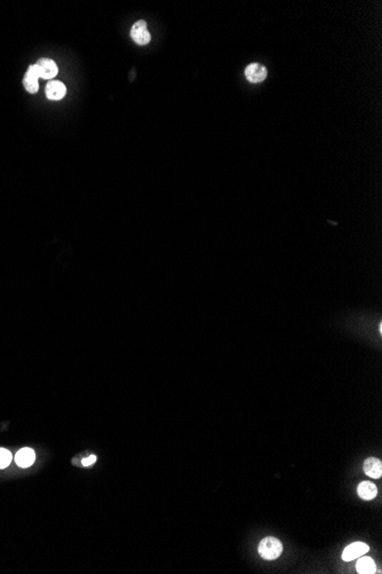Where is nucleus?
<instances>
[{"mask_svg": "<svg viewBox=\"0 0 382 574\" xmlns=\"http://www.w3.org/2000/svg\"><path fill=\"white\" fill-rule=\"evenodd\" d=\"M370 547L364 542H354L347 546L342 552V560L345 562H351L368 553Z\"/></svg>", "mask_w": 382, "mask_h": 574, "instance_id": "obj_4", "label": "nucleus"}, {"mask_svg": "<svg viewBox=\"0 0 382 574\" xmlns=\"http://www.w3.org/2000/svg\"><path fill=\"white\" fill-rule=\"evenodd\" d=\"M364 472L371 478L378 479L382 476V463L379 458L370 457L364 462Z\"/></svg>", "mask_w": 382, "mask_h": 574, "instance_id": "obj_8", "label": "nucleus"}, {"mask_svg": "<svg viewBox=\"0 0 382 574\" xmlns=\"http://www.w3.org/2000/svg\"><path fill=\"white\" fill-rule=\"evenodd\" d=\"M130 37L139 45H147L151 39V34L148 31V26L145 21H138L130 30Z\"/></svg>", "mask_w": 382, "mask_h": 574, "instance_id": "obj_3", "label": "nucleus"}, {"mask_svg": "<svg viewBox=\"0 0 382 574\" xmlns=\"http://www.w3.org/2000/svg\"><path fill=\"white\" fill-rule=\"evenodd\" d=\"M95 461H97V456H95V455H90V456H88V457H86V458H84L82 463H83V466H84V467H88V466H92V464H94Z\"/></svg>", "mask_w": 382, "mask_h": 574, "instance_id": "obj_13", "label": "nucleus"}, {"mask_svg": "<svg viewBox=\"0 0 382 574\" xmlns=\"http://www.w3.org/2000/svg\"><path fill=\"white\" fill-rule=\"evenodd\" d=\"M357 492H358V495L360 496V498L369 501L376 496V494H378V488H376V486L373 483L361 482L358 485V488H357Z\"/></svg>", "mask_w": 382, "mask_h": 574, "instance_id": "obj_11", "label": "nucleus"}, {"mask_svg": "<svg viewBox=\"0 0 382 574\" xmlns=\"http://www.w3.org/2000/svg\"><path fill=\"white\" fill-rule=\"evenodd\" d=\"M12 462V454L7 449L0 448V469L7 468Z\"/></svg>", "mask_w": 382, "mask_h": 574, "instance_id": "obj_12", "label": "nucleus"}, {"mask_svg": "<svg viewBox=\"0 0 382 574\" xmlns=\"http://www.w3.org/2000/svg\"><path fill=\"white\" fill-rule=\"evenodd\" d=\"M357 561L356 570L360 574H373L376 571V565L374 561L369 556H360Z\"/></svg>", "mask_w": 382, "mask_h": 574, "instance_id": "obj_10", "label": "nucleus"}, {"mask_svg": "<svg viewBox=\"0 0 382 574\" xmlns=\"http://www.w3.org/2000/svg\"><path fill=\"white\" fill-rule=\"evenodd\" d=\"M45 92H46V97L49 100H61L67 93V88L61 82L52 81L46 85Z\"/></svg>", "mask_w": 382, "mask_h": 574, "instance_id": "obj_7", "label": "nucleus"}, {"mask_svg": "<svg viewBox=\"0 0 382 574\" xmlns=\"http://www.w3.org/2000/svg\"><path fill=\"white\" fill-rule=\"evenodd\" d=\"M245 76L251 83H261L267 77V69L259 63H252L245 69Z\"/></svg>", "mask_w": 382, "mask_h": 574, "instance_id": "obj_5", "label": "nucleus"}, {"mask_svg": "<svg viewBox=\"0 0 382 574\" xmlns=\"http://www.w3.org/2000/svg\"><path fill=\"white\" fill-rule=\"evenodd\" d=\"M283 552V545L277 538L267 536L259 545V553L263 560L275 561Z\"/></svg>", "mask_w": 382, "mask_h": 574, "instance_id": "obj_1", "label": "nucleus"}, {"mask_svg": "<svg viewBox=\"0 0 382 574\" xmlns=\"http://www.w3.org/2000/svg\"><path fill=\"white\" fill-rule=\"evenodd\" d=\"M34 458H36V454H34V452L31 448L26 447L20 449V451L16 453L15 461H16V464L18 467L28 468L30 466H32L34 462Z\"/></svg>", "mask_w": 382, "mask_h": 574, "instance_id": "obj_9", "label": "nucleus"}, {"mask_svg": "<svg viewBox=\"0 0 382 574\" xmlns=\"http://www.w3.org/2000/svg\"><path fill=\"white\" fill-rule=\"evenodd\" d=\"M36 71L38 73L39 78L44 79H52L55 77L59 72V68L53 60L51 59H40L39 61L34 64Z\"/></svg>", "mask_w": 382, "mask_h": 574, "instance_id": "obj_2", "label": "nucleus"}, {"mask_svg": "<svg viewBox=\"0 0 382 574\" xmlns=\"http://www.w3.org/2000/svg\"><path fill=\"white\" fill-rule=\"evenodd\" d=\"M38 73L36 71V68H34V64L32 66H30V68L28 69V71L24 75V78H23V85H24V88L27 89L29 93H37L38 89H39V83H38Z\"/></svg>", "mask_w": 382, "mask_h": 574, "instance_id": "obj_6", "label": "nucleus"}]
</instances>
